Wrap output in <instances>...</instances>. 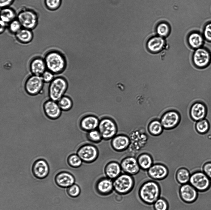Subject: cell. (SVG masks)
Segmentation results:
<instances>
[{
    "mask_svg": "<svg viewBox=\"0 0 211 210\" xmlns=\"http://www.w3.org/2000/svg\"><path fill=\"white\" fill-rule=\"evenodd\" d=\"M44 60L48 70L54 74H58L65 70L66 63L63 55L56 50H51L45 55Z\"/></svg>",
    "mask_w": 211,
    "mask_h": 210,
    "instance_id": "cell-1",
    "label": "cell"
},
{
    "mask_svg": "<svg viewBox=\"0 0 211 210\" xmlns=\"http://www.w3.org/2000/svg\"><path fill=\"white\" fill-rule=\"evenodd\" d=\"M160 189L158 184L153 180L144 182L141 186L139 194L145 203L153 204L160 197Z\"/></svg>",
    "mask_w": 211,
    "mask_h": 210,
    "instance_id": "cell-2",
    "label": "cell"
},
{
    "mask_svg": "<svg viewBox=\"0 0 211 210\" xmlns=\"http://www.w3.org/2000/svg\"><path fill=\"white\" fill-rule=\"evenodd\" d=\"M134 183L132 176L125 173L121 174L113 181L114 190L118 194L127 195L132 190Z\"/></svg>",
    "mask_w": 211,
    "mask_h": 210,
    "instance_id": "cell-3",
    "label": "cell"
},
{
    "mask_svg": "<svg viewBox=\"0 0 211 210\" xmlns=\"http://www.w3.org/2000/svg\"><path fill=\"white\" fill-rule=\"evenodd\" d=\"M194 66L199 69L208 67L211 63V51L208 48L203 46L194 50L192 57Z\"/></svg>",
    "mask_w": 211,
    "mask_h": 210,
    "instance_id": "cell-4",
    "label": "cell"
},
{
    "mask_svg": "<svg viewBox=\"0 0 211 210\" xmlns=\"http://www.w3.org/2000/svg\"><path fill=\"white\" fill-rule=\"evenodd\" d=\"M68 87L66 79L61 77L54 78L50 83L48 88V95L50 99L58 101L63 96Z\"/></svg>",
    "mask_w": 211,
    "mask_h": 210,
    "instance_id": "cell-5",
    "label": "cell"
},
{
    "mask_svg": "<svg viewBox=\"0 0 211 210\" xmlns=\"http://www.w3.org/2000/svg\"><path fill=\"white\" fill-rule=\"evenodd\" d=\"M103 139L108 140L116 135L118 127L115 121L109 117H104L100 120L98 129Z\"/></svg>",
    "mask_w": 211,
    "mask_h": 210,
    "instance_id": "cell-6",
    "label": "cell"
},
{
    "mask_svg": "<svg viewBox=\"0 0 211 210\" xmlns=\"http://www.w3.org/2000/svg\"><path fill=\"white\" fill-rule=\"evenodd\" d=\"M16 17L23 28L32 30L36 28L38 24V15L32 10L25 9L21 10Z\"/></svg>",
    "mask_w": 211,
    "mask_h": 210,
    "instance_id": "cell-7",
    "label": "cell"
},
{
    "mask_svg": "<svg viewBox=\"0 0 211 210\" xmlns=\"http://www.w3.org/2000/svg\"><path fill=\"white\" fill-rule=\"evenodd\" d=\"M77 154L83 162L91 163L94 162L98 158L99 151L95 145L86 144L81 146L78 149Z\"/></svg>",
    "mask_w": 211,
    "mask_h": 210,
    "instance_id": "cell-8",
    "label": "cell"
},
{
    "mask_svg": "<svg viewBox=\"0 0 211 210\" xmlns=\"http://www.w3.org/2000/svg\"><path fill=\"white\" fill-rule=\"evenodd\" d=\"M189 183L197 191H204L210 186V179L204 172L196 171L191 175Z\"/></svg>",
    "mask_w": 211,
    "mask_h": 210,
    "instance_id": "cell-9",
    "label": "cell"
},
{
    "mask_svg": "<svg viewBox=\"0 0 211 210\" xmlns=\"http://www.w3.org/2000/svg\"><path fill=\"white\" fill-rule=\"evenodd\" d=\"M44 83L41 76L33 75L26 80L24 84L25 90L29 95H37L42 91Z\"/></svg>",
    "mask_w": 211,
    "mask_h": 210,
    "instance_id": "cell-10",
    "label": "cell"
},
{
    "mask_svg": "<svg viewBox=\"0 0 211 210\" xmlns=\"http://www.w3.org/2000/svg\"><path fill=\"white\" fill-rule=\"evenodd\" d=\"M120 165L124 173L132 176L137 174L141 169L137 160L132 156H128L123 159Z\"/></svg>",
    "mask_w": 211,
    "mask_h": 210,
    "instance_id": "cell-11",
    "label": "cell"
},
{
    "mask_svg": "<svg viewBox=\"0 0 211 210\" xmlns=\"http://www.w3.org/2000/svg\"><path fill=\"white\" fill-rule=\"evenodd\" d=\"M179 192L181 199L186 202H193L198 198V191L189 183L182 184Z\"/></svg>",
    "mask_w": 211,
    "mask_h": 210,
    "instance_id": "cell-12",
    "label": "cell"
},
{
    "mask_svg": "<svg viewBox=\"0 0 211 210\" xmlns=\"http://www.w3.org/2000/svg\"><path fill=\"white\" fill-rule=\"evenodd\" d=\"M207 106L202 101L195 102L191 106L190 114L191 118L195 121L205 118L207 113Z\"/></svg>",
    "mask_w": 211,
    "mask_h": 210,
    "instance_id": "cell-13",
    "label": "cell"
},
{
    "mask_svg": "<svg viewBox=\"0 0 211 210\" xmlns=\"http://www.w3.org/2000/svg\"><path fill=\"white\" fill-rule=\"evenodd\" d=\"M130 143L129 137L124 134L116 135L113 138L111 141L112 148L116 151L122 152L129 148Z\"/></svg>",
    "mask_w": 211,
    "mask_h": 210,
    "instance_id": "cell-14",
    "label": "cell"
},
{
    "mask_svg": "<svg viewBox=\"0 0 211 210\" xmlns=\"http://www.w3.org/2000/svg\"><path fill=\"white\" fill-rule=\"evenodd\" d=\"M32 171L36 178L42 179L46 178L49 172V167L46 161L43 159H39L33 164Z\"/></svg>",
    "mask_w": 211,
    "mask_h": 210,
    "instance_id": "cell-15",
    "label": "cell"
},
{
    "mask_svg": "<svg viewBox=\"0 0 211 210\" xmlns=\"http://www.w3.org/2000/svg\"><path fill=\"white\" fill-rule=\"evenodd\" d=\"M148 174L152 179L155 180H162L167 175L168 170L167 167L161 164H155L147 170Z\"/></svg>",
    "mask_w": 211,
    "mask_h": 210,
    "instance_id": "cell-16",
    "label": "cell"
},
{
    "mask_svg": "<svg viewBox=\"0 0 211 210\" xmlns=\"http://www.w3.org/2000/svg\"><path fill=\"white\" fill-rule=\"evenodd\" d=\"M100 120L96 116L89 115L83 117L79 123L80 128L87 132L98 128Z\"/></svg>",
    "mask_w": 211,
    "mask_h": 210,
    "instance_id": "cell-17",
    "label": "cell"
},
{
    "mask_svg": "<svg viewBox=\"0 0 211 210\" xmlns=\"http://www.w3.org/2000/svg\"><path fill=\"white\" fill-rule=\"evenodd\" d=\"M56 102L50 99L45 101L43 104L44 112L50 119H57L61 115V109Z\"/></svg>",
    "mask_w": 211,
    "mask_h": 210,
    "instance_id": "cell-18",
    "label": "cell"
},
{
    "mask_svg": "<svg viewBox=\"0 0 211 210\" xmlns=\"http://www.w3.org/2000/svg\"><path fill=\"white\" fill-rule=\"evenodd\" d=\"M96 189L100 195H108L114 190L113 181L108 177L100 178L96 183Z\"/></svg>",
    "mask_w": 211,
    "mask_h": 210,
    "instance_id": "cell-19",
    "label": "cell"
},
{
    "mask_svg": "<svg viewBox=\"0 0 211 210\" xmlns=\"http://www.w3.org/2000/svg\"><path fill=\"white\" fill-rule=\"evenodd\" d=\"M179 120L178 114L175 111H171L165 114L162 117L161 123L163 127L171 129L176 126Z\"/></svg>",
    "mask_w": 211,
    "mask_h": 210,
    "instance_id": "cell-20",
    "label": "cell"
},
{
    "mask_svg": "<svg viewBox=\"0 0 211 210\" xmlns=\"http://www.w3.org/2000/svg\"><path fill=\"white\" fill-rule=\"evenodd\" d=\"M75 181L74 176L66 172H62L58 173L55 178L56 184L62 188H68L74 184Z\"/></svg>",
    "mask_w": 211,
    "mask_h": 210,
    "instance_id": "cell-21",
    "label": "cell"
},
{
    "mask_svg": "<svg viewBox=\"0 0 211 210\" xmlns=\"http://www.w3.org/2000/svg\"><path fill=\"white\" fill-rule=\"evenodd\" d=\"M29 68L33 75L41 76L47 69L44 59L39 57L34 58L30 63Z\"/></svg>",
    "mask_w": 211,
    "mask_h": 210,
    "instance_id": "cell-22",
    "label": "cell"
},
{
    "mask_svg": "<svg viewBox=\"0 0 211 210\" xmlns=\"http://www.w3.org/2000/svg\"><path fill=\"white\" fill-rule=\"evenodd\" d=\"M122 171L120 164L115 161L108 163L104 168L107 177L112 180L115 179L120 175Z\"/></svg>",
    "mask_w": 211,
    "mask_h": 210,
    "instance_id": "cell-23",
    "label": "cell"
},
{
    "mask_svg": "<svg viewBox=\"0 0 211 210\" xmlns=\"http://www.w3.org/2000/svg\"><path fill=\"white\" fill-rule=\"evenodd\" d=\"M205 40L202 34L198 32L192 33L188 39L190 46L194 50L204 46Z\"/></svg>",
    "mask_w": 211,
    "mask_h": 210,
    "instance_id": "cell-24",
    "label": "cell"
},
{
    "mask_svg": "<svg viewBox=\"0 0 211 210\" xmlns=\"http://www.w3.org/2000/svg\"><path fill=\"white\" fill-rule=\"evenodd\" d=\"M15 35L18 41L23 44L29 43L33 37L32 30L23 27Z\"/></svg>",
    "mask_w": 211,
    "mask_h": 210,
    "instance_id": "cell-25",
    "label": "cell"
},
{
    "mask_svg": "<svg viewBox=\"0 0 211 210\" xmlns=\"http://www.w3.org/2000/svg\"><path fill=\"white\" fill-rule=\"evenodd\" d=\"M164 41L161 37H155L151 38L147 43V46L152 52H157L161 50L164 44Z\"/></svg>",
    "mask_w": 211,
    "mask_h": 210,
    "instance_id": "cell-26",
    "label": "cell"
},
{
    "mask_svg": "<svg viewBox=\"0 0 211 210\" xmlns=\"http://www.w3.org/2000/svg\"><path fill=\"white\" fill-rule=\"evenodd\" d=\"M1 9V20L7 24L16 19L17 15L12 8L8 7Z\"/></svg>",
    "mask_w": 211,
    "mask_h": 210,
    "instance_id": "cell-27",
    "label": "cell"
},
{
    "mask_svg": "<svg viewBox=\"0 0 211 210\" xmlns=\"http://www.w3.org/2000/svg\"><path fill=\"white\" fill-rule=\"evenodd\" d=\"M137 160L141 168L144 170H148L153 164L152 158L147 154L141 155Z\"/></svg>",
    "mask_w": 211,
    "mask_h": 210,
    "instance_id": "cell-28",
    "label": "cell"
},
{
    "mask_svg": "<svg viewBox=\"0 0 211 210\" xmlns=\"http://www.w3.org/2000/svg\"><path fill=\"white\" fill-rule=\"evenodd\" d=\"M190 176L191 174L188 170L184 168L179 169L176 174L177 180L182 184L188 183Z\"/></svg>",
    "mask_w": 211,
    "mask_h": 210,
    "instance_id": "cell-29",
    "label": "cell"
},
{
    "mask_svg": "<svg viewBox=\"0 0 211 210\" xmlns=\"http://www.w3.org/2000/svg\"><path fill=\"white\" fill-rule=\"evenodd\" d=\"M57 103L61 110L67 111L70 109L73 106L71 99L67 96H63L58 101Z\"/></svg>",
    "mask_w": 211,
    "mask_h": 210,
    "instance_id": "cell-30",
    "label": "cell"
},
{
    "mask_svg": "<svg viewBox=\"0 0 211 210\" xmlns=\"http://www.w3.org/2000/svg\"><path fill=\"white\" fill-rule=\"evenodd\" d=\"M148 129L149 132L152 135H158L162 132L163 126L161 123L157 120L152 121L150 123Z\"/></svg>",
    "mask_w": 211,
    "mask_h": 210,
    "instance_id": "cell-31",
    "label": "cell"
},
{
    "mask_svg": "<svg viewBox=\"0 0 211 210\" xmlns=\"http://www.w3.org/2000/svg\"><path fill=\"white\" fill-rule=\"evenodd\" d=\"M87 137L90 141L95 143H100L103 139L100 132L96 129L87 132Z\"/></svg>",
    "mask_w": 211,
    "mask_h": 210,
    "instance_id": "cell-32",
    "label": "cell"
},
{
    "mask_svg": "<svg viewBox=\"0 0 211 210\" xmlns=\"http://www.w3.org/2000/svg\"><path fill=\"white\" fill-rule=\"evenodd\" d=\"M69 165L74 168H78L80 167L83 162L82 159L77 154H73L70 155L67 160Z\"/></svg>",
    "mask_w": 211,
    "mask_h": 210,
    "instance_id": "cell-33",
    "label": "cell"
},
{
    "mask_svg": "<svg viewBox=\"0 0 211 210\" xmlns=\"http://www.w3.org/2000/svg\"><path fill=\"white\" fill-rule=\"evenodd\" d=\"M196 128L197 131L199 133L204 134L206 133L209 129V124L206 119H203L197 121L196 124Z\"/></svg>",
    "mask_w": 211,
    "mask_h": 210,
    "instance_id": "cell-34",
    "label": "cell"
},
{
    "mask_svg": "<svg viewBox=\"0 0 211 210\" xmlns=\"http://www.w3.org/2000/svg\"><path fill=\"white\" fill-rule=\"evenodd\" d=\"M62 0H44V5L49 10L54 11L58 9L62 3Z\"/></svg>",
    "mask_w": 211,
    "mask_h": 210,
    "instance_id": "cell-35",
    "label": "cell"
},
{
    "mask_svg": "<svg viewBox=\"0 0 211 210\" xmlns=\"http://www.w3.org/2000/svg\"><path fill=\"white\" fill-rule=\"evenodd\" d=\"M8 24L9 31L15 34L22 28L21 23L17 18L13 20Z\"/></svg>",
    "mask_w": 211,
    "mask_h": 210,
    "instance_id": "cell-36",
    "label": "cell"
},
{
    "mask_svg": "<svg viewBox=\"0 0 211 210\" xmlns=\"http://www.w3.org/2000/svg\"><path fill=\"white\" fill-rule=\"evenodd\" d=\"M155 210H167L168 204L164 199L159 197L153 204Z\"/></svg>",
    "mask_w": 211,
    "mask_h": 210,
    "instance_id": "cell-37",
    "label": "cell"
},
{
    "mask_svg": "<svg viewBox=\"0 0 211 210\" xmlns=\"http://www.w3.org/2000/svg\"><path fill=\"white\" fill-rule=\"evenodd\" d=\"M67 192L70 196L75 198L79 196L81 190L78 185L74 184L67 188Z\"/></svg>",
    "mask_w": 211,
    "mask_h": 210,
    "instance_id": "cell-38",
    "label": "cell"
},
{
    "mask_svg": "<svg viewBox=\"0 0 211 210\" xmlns=\"http://www.w3.org/2000/svg\"><path fill=\"white\" fill-rule=\"evenodd\" d=\"M202 35L205 40L211 42V22H207L204 26Z\"/></svg>",
    "mask_w": 211,
    "mask_h": 210,
    "instance_id": "cell-39",
    "label": "cell"
},
{
    "mask_svg": "<svg viewBox=\"0 0 211 210\" xmlns=\"http://www.w3.org/2000/svg\"><path fill=\"white\" fill-rule=\"evenodd\" d=\"M158 34L162 36L167 35L168 33L169 29L168 25L165 23H161L157 27Z\"/></svg>",
    "mask_w": 211,
    "mask_h": 210,
    "instance_id": "cell-40",
    "label": "cell"
},
{
    "mask_svg": "<svg viewBox=\"0 0 211 210\" xmlns=\"http://www.w3.org/2000/svg\"><path fill=\"white\" fill-rule=\"evenodd\" d=\"M53 74L49 71H46L41 76L44 82L50 83L54 79Z\"/></svg>",
    "mask_w": 211,
    "mask_h": 210,
    "instance_id": "cell-41",
    "label": "cell"
},
{
    "mask_svg": "<svg viewBox=\"0 0 211 210\" xmlns=\"http://www.w3.org/2000/svg\"><path fill=\"white\" fill-rule=\"evenodd\" d=\"M203 172L211 179V162L205 163L203 167Z\"/></svg>",
    "mask_w": 211,
    "mask_h": 210,
    "instance_id": "cell-42",
    "label": "cell"
},
{
    "mask_svg": "<svg viewBox=\"0 0 211 210\" xmlns=\"http://www.w3.org/2000/svg\"><path fill=\"white\" fill-rule=\"evenodd\" d=\"M14 1L15 0H0L1 8L9 7Z\"/></svg>",
    "mask_w": 211,
    "mask_h": 210,
    "instance_id": "cell-43",
    "label": "cell"
},
{
    "mask_svg": "<svg viewBox=\"0 0 211 210\" xmlns=\"http://www.w3.org/2000/svg\"><path fill=\"white\" fill-rule=\"evenodd\" d=\"M7 24H6V23H5V22H3L1 20H0L1 27L0 29V32L1 34L4 31Z\"/></svg>",
    "mask_w": 211,
    "mask_h": 210,
    "instance_id": "cell-44",
    "label": "cell"
}]
</instances>
